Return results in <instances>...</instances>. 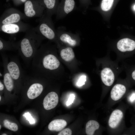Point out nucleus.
I'll return each mask as SVG.
<instances>
[{
	"mask_svg": "<svg viewBox=\"0 0 135 135\" xmlns=\"http://www.w3.org/2000/svg\"><path fill=\"white\" fill-rule=\"evenodd\" d=\"M42 37L35 29L28 30L23 38L16 43L17 49L26 62L32 60L40 47Z\"/></svg>",
	"mask_w": 135,
	"mask_h": 135,
	"instance_id": "1",
	"label": "nucleus"
},
{
	"mask_svg": "<svg viewBox=\"0 0 135 135\" xmlns=\"http://www.w3.org/2000/svg\"><path fill=\"white\" fill-rule=\"evenodd\" d=\"M60 65L58 60L52 54H48L42 56L37 51L32 59V66L36 74L42 68L50 70H56Z\"/></svg>",
	"mask_w": 135,
	"mask_h": 135,
	"instance_id": "2",
	"label": "nucleus"
},
{
	"mask_svg": "<svg viewBox=\"0 0 135 135\" xmlns=\"http://www.w3.org/2000/svg\"><path fill=\"white\" fill-rule=\"evenodd\" d=\"M51 17L46 13L43 14L37 29L35 30L42 36L52 40L56 39L57 35Z\"/></svg>",
	"mask_w": 135,
	"mask_h": 135,
	"instance_id": "3",
	"label": "nucleus"
},
{
	"mask_svg": "<svg viewBox=\"0 0 135 135\" xmlns=\"http://www.w3.org/2000/svg\"><path fill=\"white\" fill-rule=\"evenodd\" d=\"M65 27H58L56 30L57 36L62 42L71 46H74L78 44L77 35L70 33L66 30Z\"/></svg>",
	"mask_w": 135,
	"mask_h": 135,
	"instance_id": "4",
	"label": "nucleus"
},
{
	"mask_svg": "<svg viewBox=\"0 0 135 135\" xmlns=\"http://www.w3.org/2000/svg\"><path fill=\"white\" fill-rule=\"evenodd\" d=\"M74 0H63L62 4L58 7L56 13V18H63L74 10L75 7Z\"/></svg>",
	"mask_w": 135,
	"mask_h": 135,
	"instance_id": "5",
	"label": "nucleus"
},
{
	"mask_svg": "<svg viewBox=\"0 0 135 135\" xmlns=\"http://www.w3.org/2000/svg\"><path fill=\"white\" fill-rule=\"evenodd\" d=\"M22 15L17 11H7L1 18V25L17 23L21 20Z\"/></svg>",
	"mask_w": 135,
	"mask_h": 135,
	"instance_id": "6",
	"label": "nucleus"
},
{
	"mask_svg": "<svg viewBox=\"0 0 135 135\" xmlns=\"http://www.w3.org/2000/svg\"><path fill=\"white\" fill-rule=\"evenodd\" d=\"M58 101V97L55 92H51L47 94L44 99V107L46 110L54 108L57 105Z\"/></svg>",
	"mask_w": 135,
	"mask_h": 135,
	"instance_id": "7",
	"label": "nucleus"
},
{
	"mask_svg": "<svg viewBox=\"0 0 135 135\" xmlns=\"http://www.w3.org/2000/svg\"><path fill=\"white\" fill-rule=\"evenodd\" d=\"M25 25L19 22L13 24L1 25L0 30L2 32L8 34H13L23 31L25 29L27 30Z\"/></svg>",
	"mask_w": 135,
	"mask_h": 135,
	"instance_id": "8",
	"label": "nucleus"
},
{
	"mask_svg": "<svg viewBox=\"0 0 135 135\" xmlns=\"http://www.w3.org/2000/svg\"><path fill=\"white\" fill-rule=\"evenodd\" d=\"M117 47L121 52L132 51L135 49V41L128 38H124L118 42Z\"/></svg>",
	"mask_w": 135,
	"mask_h": 135,
	"instance_id": "9",
	"label": "nucleus"
},
{
	"mask_svg": "<svg viewBox=\"0 0 135 135\" xmlns=\"http://www.w3.org/2000/svg\"><path fill=\"white\" fill-rule=\"evenodd\" d=\"M101 77L104 84L108 86L112 84L114 80V76L113 71L108 68H104L102 70Z\"/></svg>",
	"mask_w": 135,
	"mask_h": 135,
	"instance_id": "10",
	"label": "nucleus"
},
{
	"mask_svg": "<svg viewBox=\"0 0 135 135\" xmlns=\"http://www.w3.org/2000/svg\"><path fill=\"white\" fill-rule=\"evenodd\" d=\"M24 12L25 15L29 17H41L44 12L34 8L32 3L30 0L26 1L25 3Z\"/></svg>",
	"mask_w": 135,
	"mask_h": 135,
	"instance_id": "11",
	"label": "nucleus"
},
{
	"mask_svg": "<svg viewBox=\"0 0 135 135\" xmlns=\"http://www.w3.org/2000/svg\"><path fill=\"white\" fill-rule=\"evenodd\" d=\"M43 89V86L41 84L37 83L33 84L28 90L27 96L30 99H34L41 94Z\"/></svg>",
	"mask_w": 135,
	"mask_h": 135,
	"instance_id": "12",
	"label": "nucleus"
},
{
	"mask_svg": "<svg viewBox=\"0 0 135 135\" xmlns=\"http://www.w3.org/2000/svg\"><path fill=\"white\" fill-rule=\"evenodd\" d=\"M126 91V88L124 85L120 84H116L112 89L110 92L111 98L114 100H118L122 96Z\"/></svg>",
	"mask_w": 135,
	"mask_h": 135,
	"instance_id": "13",
	"label": "nucleus"
},
{
	"mask_svg": "<svg viewBox=\"0 0 135 135\" xmlns=\"http://www.w3.org/2000/svg\"><path fill=\"white\" fill-rule=\"evenodd\" d=\"M123 116V114L120 110H116L111 114L108 121V125L111 128H116L119 124Z\"/></svg>",
	"mask_w": 135,
	"mask_h": 135,
	"instance_id": "14",
	"label": "nucleus"
},
{
	"mask_svg": "<svg viewBox=\"0 0 135 135\" xmlns=\"http://www.w3.org/2000/svg\"><path fill=\"white\" fill-rule=\"evenodd\" d=\"M4 67L3 81L6 90L11 91L14 88V80L8 72L5 62L3 61Z\"/></svg>",
	"mask_w": 135,
	"mask_h": 135,
	"instance_id": "15",
	"label": "nucleus"
},
{
	"mask_svg": "<svg viewBox=\"0 0 135 135\" xmlns=\"http://www.w3.org/2000/svg\"><path fill=\"white\" fill-rule=\"evenodd\" d=\"M67 124L66 122L64 120H55L49 123L48 128L50 130L58 132L62 130L66 126Z\"/></svg>",
	"mask_w": 135,
	"mask_h": 135,
	"instance_id": "16",
	"label": "nucleus"
},
{
	"mask_svg": "<svg viewBox=\"0 0 135 135\" xmlns=\"http://www.w3.org/2000/svg\"><path fill=\"white\" fill-rule=\"evenodd\" d=\"M62 58L66 61L72 60L74 57V54L72 48L68 47L62 50L60 52Z\"/></svg>",
	"mask_w": 135,
	"mask_h": 135,
	"instance_id": "17",
	"label": "nucleus"
},
{
	"mask_svg": "<svg viewBox=\"0 0 135 135\" xmlns=\"http://www.w3.org/2000/svg\"><path fill=\"white\" fill-rule=\"evenodd\" d=\"M46 8V13L52 16L56 14L57 8L56 7V0H44Z\"/></svg>",
	"mask_w": 135,
	"mask_h": 135,
	"instance_id": "18",
	"label": "nucleus"
},
{
	"mask_svg": "<svg viewBox=\"0 0 135 135\" xmlns=\"http://www.w3.org/2000/svg\"><path fill=\"white\" fill-rule=\"evenodd\" d=\"M100 125L98 122L93 120H90L86 123V132L88 135H93L94 131L98 129Z\"/></svg>",
	"mask_w": 135,
	"mask_h": 135,
	"instance_id": "19",
	"label": "nucleus"
},
{
	"mask_svg": "<svg viewBox=\"0 0 135 135\" xmlns=\"http://www.w3.org/2000/svg\"><path fill=\"white\" fill-rule=\"evenodd\" d=\"M16 49V43L10 41H6L0 39V50H11Z\"/></svg>",
	"mask_w": 135,
	"mask_h": 135,
	"instance_id": "20",
	"label": "nucleus"
},
{
	"mask_svg": "<svg viewBox=\"0 0 135 135\" xmlns=\"http://www.w3.org/2000/svg\"><path fill=\"white\" fill-rule=\"evenodd\" d=\"M114 0H102L101 8L102 10L104 11L110 10L113 5Z\"/></svg>",
	"mask_w": 135,
	"mask_h": 135,
	"instance_id": "21",
	"label": "nucleus"
},
{
	"mask_svg": "<svg viewBox=\"0 0 135 135\" xmlns=\"http://www.w3.org/2000/svg\"><path fill=\"white\" fill-rule=\"evenodd\" d=\"M3 124L5 127L10 130L16 132L18 130V126L16 124L11 122L7 120L4 121Z\"/></svg>",
	"mask_w": 135,
	"mask_h": 135,
	"instance_id": "22",
	"label": "nucleus"
},
{
	"mask_svg": "<svg viewBox=\"0 0 135 135\" xmlns=\"http://www.w3.org/2000/svg\"><path fill=\"white\" fill-rule=\"evenodd\" d=\"M86 77L85 75H83L81 76L78 79L77 83V85L78 86H81L84 84L86 81Z\"/></svg>",
	"mask_w": 135,
	"mask_h": 135,
	"instance_id": "23",
	"label": "nucleus"
},
{
	"mask_svg": "<svg viewBox=\"0 0 135 135\" xmlns=\"http://www.w3.org/2000/svg\"><path fill=\"white\" fill-rule=\"evenodd\" d=\"M23 116L26 118V120L29 121L30 123L31 124H33L35 123L34 120L31 116L29 112H28L25 113L23 115Z\"/></svg>",
	"mask_w": 135,
	"mask_h": 135,
	"instance_id": "24",
	"label": "nucleus"
},
{
	"mask_svg": "<svg viewBox=\"0 0 135 135\" xmlns=\"http://www.w3.org/2000/svg\"><path fill=\"white\" fill-rule=\"evenodd\" d=\"M72 131L70 128H66L60 132L58 135H71L72 134Z\"/></svg>",
	"mask_w": 135,
	"mask_h": 135,
	"instance_id": "25",
	"label": "nucleus"
},
{
	"mask_svg": "<svg viewBox=\"0 0 135 135\" xmlns=\"http://www.w3.org/2000/svg\"><path fill=\"white\" fill-rule=\"evenodd\" d=\"M75 96L72 94L70 95L69 97L66 102V105L68 106L72 103L74 99Z\"/></svg>",
	"mask_w": 135,
	"mask_h": 135,
	"instance_id": "26",
	"label": "nucleus"
},
{
	"mask_svg": "<svg viewBox=\"0 0 135 135\" xmlns=\"http://www.w3.org/2000/svg\"><path fill=\"white\" fill-rule=\"evenodd\" d=\"M130 100L131 102H133L135 100V93H133L132 94L130 97Z\"/></svg>",
	"mask_w": 135,
	"mask_h": 135,
	"instance_id": "27",
	"label": "nucleus"
},
{
	"mask_svg": "<svg viewBox=\"0 0 135 135\" xmlns=\"http://www.w3.org/2000/svg\"><path fill=\"white\" fill-rule=\"evenodd\" d=\"M4 86L1 81L0 82V90H2L4 89Z\"/></svg>",
	"mask_w": 135,
	"mask_h": 135,
	"instance_id": "28",
	"label": "nucleus"
},
{
	"mask_svg": "<svg viewBox=\"0 0 135 135\" xmlns=\"http://www.w3.org/2000/svg\"><path fill=\"white\" fill-rule=\"evenodd\" d=\"M132 78L135 80V70H134L132 73Z\"/></svg>",
	"mask_w": 135,
	"mask_h": 135,
	"instance_id": "29",
	"label": "nucleus"
},
{
	"mask_svg": "<svg viewBox=\"0 0 135 135\" xmlns=\"http://www.w3.org/2000/svg\"><path fill=\"white\" fill-rule=\"evenodd\" d=\"M21 2H25L26 0H20Z\"/></svg>",
	"mask_w": 135,
	"mask_h": 135,
	"instance_id": "30",
	"label": "nucleus"
},
{
	"mask_svg": "<svg viewBox=\"0 0 135 135\" xmlns=\"http://www.w3.org/2000/svg\"><path fill=\"white\" fill-rule=\"evenodd\" d=\"M2 73H1V72H0V76H2Z\"/></svg>",
	"mask_w": 135,
	"mask_h": 135,
	"instance_id": "31",
	"label": "nucleus"
},
{
	"mask_svg": "<svg viewBox=\"0 0 135 135\" xmlns=\"http://www.w3.org/2000/svg\"><path fill=\"white\" fill-rule=\"evenodd\" d=\"M134 9L135 10V5H134Z\"/></svg>",
	"mask_w": 135,
	"mask_h": 135,
	"instance_id": "32",
	"label": "nucleus"
},
{
	"mask_svg": "<svg viewBox=\"0 0 135 135\" xmlns=\"http://www.w3.org/2000/svg\"><path fill=\"white\" fill-rule=\"evenodd\" d=\"M2 135H6L7 134H2Z\"/></svg>",
	"mask_w": 135,
	"mask_h": 135,
	"instance_id": "33",
	"label": "nucleus"
},
{
	"mask_svg": "<svg viewBox=\"0 0 135 135\" xmlns=\"http://www.w3.org/2000/svg\"><path fill=\"white\" fill-rule=\"evenodd\" d=\"M1 96H0V100H1Z\"/></svg>",
	"mask_w": 135,
	"mask_h": 135,
	"instance_id": "34",
	"label": "nucleus"
},
{
	"mask_svg": "<svg viewBox=\"0 0 135 135\" xmlns=\"http://www.w3.org/2000/svg\"><path fill=\"white\" fill-rule=\"evenodd\" d=\"M1 125H0V129H1Z\"/></svg>",
	"mask_w": 135,
	"mask_h": 135,
	"instance_id": "35",
	"label": "nucleus"
}]
</instances>
